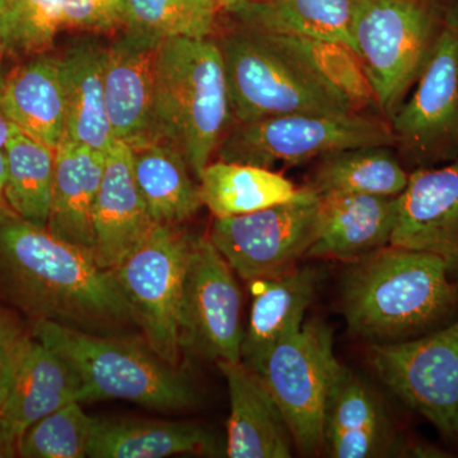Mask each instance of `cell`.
Returning <instances> with one entry per match:
<instances>
[{
    "label": "cell",
    "instance_id": "d6a6232c",
    "mask_svg": "<svg viewBox=\"0 0 458 458\" xmlns=\"http://www.w3.org/2000/svg\"><path fill=\"white\" fill-rule=\"evenodd\" d=\"M98 419L84 412L81 403H68L27 428L18 439V456L82 458Z\"/></svg>",
    "mask_w": 458,
    "mask_h": 458
},
{
    "label": "cell",
    "instance_id": "8992f818",
    "mask_svg": "<svg viewBox=\"0 0 458 458\" xmlns=\"http://www.w3.org/2000/svg\"><path fill=\"white\" fill-rule=\"evenodd\" d=\"M445 11L437 0H358L352 25L355 53L388 120L426 68Z\"/></svg>",
    "mask_w": 458,
    "mask_h": 458
},
{
    "label": "cell",
    "instance_id": "6da1fadb",
    "mask_svg": "<svg viewBox=\"0 0 458 458\" xmlns=\"http://www.w3.org/2000/svg\"><path fill=\"white\" fill-rule=\"evenodd\" d=\"M0 286L35 321L99 335L138 325L113 270L9 208L0 212Z\"/></svg>",
    "mask_w": 458,
    "mask_h": 458
},
{
    "label": "cell",
    "instance_id": "30bf717a",
    "mask_svg": "<svg viewBox=\"0 0 458 458\" xmlns=\"http://www.w3.org/2000/svg\"><path fill=\"white\" fill-rule=\"evenodd\" d=\"M319 210L321 197L306 186L291 200L216 218L209 240L247 283L280 276L307 259L318 236Z\"/></svg>",
    "mask_w": 458,
    "mask_h": 458
},
{
    "label": "cell",
    "instance_id": "836d02e7",
    "mask_svg": "<svg viewBox=\"0 0 458 458\" xmlns=\"http://www.w3.org/2000/svg\"><path fill=\"white\" fill-rule=\"evenodd\" d=\"M4 53L40 54L64 29L63 0H7Z\"/></svg>",
    "mask_w": 458,
    "mask_h": 458
},
{
    "label": "cell",
    "instance_id": "44dd1931",
    "mask_svg": "<svg viewBox=\"0 0 458 458\" xmlns=\"http://www.w3.org/2000/svg\"><path fill=\"white\" fill-rule=\"evenodd\" d=\"M106 155L69 140L55 149L47 229L93 258V209L104 177Z\"/></svg>",
    "mask_w": 458,
    "mask_h": 458
},
{
    "label": "cell",
    "instance_id": "ba28073f",
    "mask_svg": "<svg viewBox=\"0 0 458 458\" xmlns=\"http://www.w3.org/2000/svg\"><path fill=\"white\" fill-rule=\"evenodd\" d=\"M369 360L406 408L458 448V318L414 339L372 344Z\"/></svg>",
    "mask_w": 458,
    "mask_h": 458
},
{
    "label": "cell",
    "instance_id": "e575fe53",
    "mask_svg": "<svg viewBox=\"0 0 458 458\" xmlns=\"http://www.w3.org/2000/svg\"><path fill=\"white\" fill-rule=\"evenodd\" d=\"M68 29L106 32L125 23V0H63Z\"/></svg>",
    "mask_w": 458,
    "mask_h": 458
},
{
    "label": "cell",
    "instance_id": "4dcf8cb0",
    "mask_svg": "<svg viewBox=\"0 0 458 458\" xmlns=\"http://www.w3.org/2000/svg\"><path fill=\"white\" fill-rule=\"evenodd\" d=\"M264 35L298 57L322 83L345 99L352 110L363 113L369 107L378 108L375 90L360 56L348 45L303 36Z\"/></svg>",
    "mask_w": 458,
    "mask_h": 458
},
{
    "label": "cell",
    "instance_id": "b9f144b4",
    "mask_svg": "<svg viewBox=\"0 0 458 458\" xmlns=\"http://www.w3.org/2000/svg\"><path fill=\"white\" fill-rule=\"evenodd\" d=\"M221 2L225 7H227V5L234 4V3L250 2V0H221Z\"/></svg>",
    "mask_w": 458,
    "mask_h": 458
},
{
    "label": "cell",
    "instance_id": "f35d334b",
    "mask_svg": "<svg viewBox=\"0 0 458 458\" xmlns=\"http://www.w3.org/2000/svg\"><path fill=\"white\" fill-rule=\"evenodd\" d=\"M7 0H0V54L4 53L5 31H7Z\"/></svg>",
    "mask_w": 458,
    "mask_h": 458
},
{
    "label": "cell",
    "instance_id": "8fae6325",
    "mask_svg": "<svg viewBox=\"0 0 458 458\" xmlns=\"http://www.w3.org/2000/svg\"><path fill=\"white\" fill-rule=\"evenodd\" d=\"M339 366L333 328L311 319L279 343L256 370L282 409L294 448L303 456L322 454L325 405Z\"/></svg>",
    "mask_w": 458,
    "mask_h": 458
},
{
    "label": "cell",
    "instance_id": "74e56055",
    "mask_svg": "<svg viewBox=\"0 0 458 458\" xmlns=\"http://www.w3.org/2000/svg\"><path fill=\"white\" fill-rule=\"evenodd\" d=\"M2 83L3 78L0 77V148L4 149L5 146H7L9 138H11L12 131H13L14 126L16 125H13L11 120L8 119L4 107H3Z\"/></svg>",
    "mask_w": 458,
    "mask_h": 458
},
{
    "label": "cell",
    "instance_id": "7402d4cb",
    "mask_svg": "<svg viewBox=\"0 0 458 458\" xmlns=\"http://www.w3.org/2000/svg\"><path fill=\"white\" fill-rule=\"evenodd\" d=\"M106 51L98 41L83 38L59 59L65 90V138L105 155L116 140L105 98Z\"/></svg>",
    "mask_w": 458,
    "mask_h": 458
},
{
    "label": "cell",
    "instance_id": "83f0119b",
    "mask_svg": "<svg viewBox=\"0 0 458 458\" xmlns=\"http://www.w3.org/2000/svg\"><path fill=\"white\" fill-rule=\"evenodd\" d=\"M391 148H351L322 157L307 186L321 198L333 194L399 197L408 185L410 172Z\"/></svg>",
    "mask_w": 458,
    "mask_h": 458
},
{
    "label": "cell",
    "instance_id": "ab89813d",
    "mask_svg": "<svg viewBox=\"0 0 458 458\" xmlns=\"http://www.w3.org/2000/svg\"><path fill=\"white\" fill-rule=\"evenodd\" d=\"M5 181H7V157H5V150L0 148V188L4 189Z\"/></svg>",
    "mask_w": 458,
    "mask_h": 458
},
{
    "label": "cell",
    "instance_id": "d590c367",
    "mask_svg": "<svg viewBox=\"0 0 458 458\" xmlns=\"http://www.w3.org/2000/svg\"><path fill=\"white\" fill-rule=\"evenodd\" d=\"M31 340L13 318L0 313V410L13 387L21 360Z\"/></svg>",
    "mask_w": 458,
    "mask_h": 458
},
{
    "label": "cell",
    "instance_id": "5bb4252c",
    "mask_svg": "<svg viewBox=\"0 0 458 458\" xmlns=\"http://www.w3.org/2000/svg\"><path fill=\"white\" fill-rule=\"evenodd\" d=\"M390 245L437 256L458 280V158L410 172Z\"/></svg>",
    "mask_w": 458,
    "mask_h": 458
},
{
    "label": "cell",
    "instance_id": "d4e9b609",
    "mask_svg": "<svg viewBox=\"0 0 458 458\" xmlns=\"http://www.w3.org/2000/svg\"><path fill=\"white\" fill-rule=\"evenodd\" d=\"M358 0H250L225 9L242 29L337 41L355 51L352 25Z\"/></svg>",
    "mask_w": 458,
    "mask_h": 458
},
{
    "label": "cell",
    "instance_id": "1f68e13d",
    "mask_svg": "<svg viewBox=\"0 0 458 458\" xmlns=\"http://www.w3.org/2000/svg\"><path fill=\"white\" fill-rule=\"evenodd\" d=\"M221 0H125L126 31L165 40L207 38Z\"/></svg>",
    "mask_w": 458,
    "mask_h": 458
},
{
    "label": "cell",
    "instance_id": "7c38bea8",
    "mask_svg": "<svg viewBox=\"0 0 458 458\" xmlns=\"http://www.w3.org/2000/svg\"><path fill=\"white\" fill-rule=\"evenodd\" d=\"M195 237L176 225H157L113 273L128 297L148 348L179 366L180 307Z\"/></svg>",
    "mask_w": 458,
    "mask_h": 458
},
{
    "label": "cell",
    "instance_id": "9a60e30c",
    "mask_svg": "<svg viewBox=\"0 0 458 458\" xmlns=\"http://www.w3.org/2000/svg\"><path fill=\"white\" fill-rule=\"evenodd\" d=\"M408 437L394 429L376 391L340 363L325 405L322 454L333 458L400 457Z\"/></svg>",
    "mask_w": 458,
    "mask_h": 458
},
{
    "label": "cell",
    "instance_id": "52a82bcc",
    "mask_svg": "<svg viewBox=\"0 0 458 458\" xmlns=\"http://www.w3.org/2000/svg\"><path fill=\"white\" fill-rule=\"evenodd\" d=\"M394 147L388 123L363 113L289 114L241 123L219 143V161L271 168L351 148Z\"/></svg>",
    "mask_w": 458,
    "mask_h": 458
},
{
    "label": "cell",
    "instance_id": "277c9868",
    "mask_svg": "<svg viewBox=\"0 0 458 458\" xmlns=\"http://www.w3.org/2000/svg\"><path fill=\"white\" fill-rule=\"evenodd\" d=\"M32 331L35 339L77 370L82 403L119 399L157 410H185L200 403L197 388L179 366L138 344L44 319L35 321Z\"/></svg>",
    "mask_w": 458,
    "mask_h": 458
},
{
    "label": "cell",
    "instance_id": "5b68a950",
    "mask_svg": "<svg viewBox=\"0 0 458 458\" xmlns=\"http://www.w3.org/2000/svg\"><path fill=\"white\" fill-rule=\"evenodd\" d=\"M218 45L232 114L240 123L289 114L357 113L298 57L264 33L240 27Z\"/></svg>",
    "mask_w": 458,
    "mask_h": 458
},
{
    "label": "cell",
    "instance_id": "8d00e7d4",
    "mask_svg": "<svg viewBox=\"0 0 458 458\" xmlns=\"http://www.w3.org/2000/svg\"><path fill=\"white\" fill-rule=\"evenodd\" d=\"M18 434L11 424L0 415V458H11L18 454Z\"/></svg>",
    "mask_w": 458,
    "mask_h": 458
},
{
    "label": "cell",
    "instance_id": "ffe728a7",
    "mask_svg": "<svg viewBox=\"0 0 458 458\" xmlns=\"http://www.w3.org/2000/svg\"><path fill=\"white\" fill-rule=\"evenodd\" d=\"M318 280L315 267L298 265L280 276L249 282L251 307L241 345L242 363L258 370L279 343L302 327Z\"/></svg>",
    "mask_w": 458,
    "mask_h": 458
},
{
    "label": "cell",
    "instance_id": "2e32d148",
    "mask_svg": "<svg viewBox=\"0 0 458 458\" xmlns=\"http://www.w3.org/2000/svg\"><path fill=\"white\" fill-rule=\"evenodd\" d=\"M156 227L135 181L131 148L114 140L93 209V259L104 269L114 270Z\"/></svg>",
    "mask_w": 458,
    "mask_h": 458
},
{
    "label": "cell",
    "instance_id": "60d3db41",
    "mask_svg": "<svg viewBox=\"0 0 458 458\" xmlns=\"http://www.w3.org/2000/svg\"><path fill=\"white\" fill-rule=\"evenodd\" d=\"M4 209H8V205L5 201L4 191H3V188H0V212Z\"/></svg>",
    "mask_w": 458,
    "mask_h": 458
},
{
    "label": "cell",
    "instance_id": "f546056e",
    "mask_svg": "<svg viewBox=\"0 0 458 458\" xmlns=\"http://www.w3.org/2000/svg\"><path fill=\"white\" fill-rule=\"evenodd\" d=\"M4 150L7 181L3 191L9 209L32 225L47 228L55 149L14 126Z\"/></svg>",
    "mask_w": 458,
    "mask_h": 458
},
{
    "label": "cell",
    "instance_id": "603a6c76",
    "mask_svg": "<svg viewBox=\"0 0 458 458\" xmlns=\"http://www.w3.org/2000/svg\"><path fill=\"white\" fill-rule=\"evenodd\" d=\"M82 379L74 367L33 337L0 415L21 437L27 428L57 409L74 401L82 403Z\"/></svg>",
    "mask_w": 458,
    "mask_h": 458
},
{
    "label": "cell",
    "instance_id": "484cf974",
    "mask_svg": "<svg viewBox=\"0 0 458 458\" xmlns=\"http://www.w3.org/2000/svg\"><path fill=\"white\" fill-rule=\"evenodd\" d=\"M131 148L135 181L153 222L177 225L195 216L204 205L200 185L181 150L159 140Z\"/></svg>",
    "mask_w": 458,
    "mask_h": 458
},
{
    "label": "cell",
    "instance_id": "ac0fdd59",
    "mask_svg": "<svg viewBox=\"0 0 458 458\" xmlns=\"http://www.w3.org/2000/svg\"><path fill=\"white\" fill-rule=\"evenodd\" d=\"M216 364L227 381L231 401L227 456L292 457L294 441L291 428L260 375L241 360Z\"/></svg>",
    "mask_w": 458,
    "mask_h": 458
},
{
    "label": "cell",
    "instance_id": "3957f363",
    "mask_svg": "<svg viewBox=\"0 0 458 458\" xmlns=\"http://www.w3.org/2000/svg\"><path fill=\"white\" fill-rule=\"evenodd\" d=\"M231 114L219 45L207 38H165L157 59L150 140L180 149L199 180Z\"/></svg>",
    "mask_w": 458,
    "mask_h": 458
},
{
    "label": "cell",
    "instance_id": "4fadbf2b",
    "mask_svg": "<svg viewBox=\"0 0 458 458\" xmlns=\"http://www.w3.org/2000/svg\"><path fill=\"white\" fill-rule=\"evenodd\" d=\"M242 311L233 269L209 238L195 237L181 298V351L213 361L241 360Z\"/></svg>",
    "mask_w": 458,
    "mask_h": 458
},
{
    "label": "cell",
    "instance_id": "f1b7e54d",
    "mask_svg": "<svg viewBox=\"0 0 458 458\" xmlns=\"http://www.w3.org/2000/svg\"><path fill=\"white\" fill-rule=\"evenodd\" d=\"M199 181L203 204L216 218L258 212L291 200L300 191L269 168L225 161L208 165Z\"/></svg>",
    "mask_w": 458,
    "mask_h": 458
},
{
    "label": "cell",
    "instance_id": "7a4b0ae2",
    "mask_svg": "<svg viewBox=\"0 0 458 458\" xmlns=\"http://www.w3.org/2000/svg\"><path fill=\"white\" fill-rule=\"evenodd\" d=\"M342 309L355 335L403 342L458 318V280L437 256L388 245L349 264Z\"/></svg>",
    "mask_w": 458,
    "mask_h": 458
},
{
    "label": "cell",
    "instance_id": "e0dca14e",
    "mask_svg": "<svg viewBox=\"0 0 458 458\" xmlns=\"http://www.w3.org/2000/svg\"><path fill=\"white\" fill-rule=\"evenodd\" d=\"M162 40L126 31L106 51L105 98L116 140L129 146L150 140L157 59Z\"/></svg>",
    "mask_w": 458,
    "mask_h": 458
},
{
    "label": "cell",
    "instance_id": "d6986e66",
    "mask_svg": "<svg viewBox=\"0 0 458 458\" xmlns=\"http://www.w3.org/2000/svg\"><path fill=\"white\" fill-rule=\"evenodd\" d=\"M399 197L333 194L321 198L318 236L307 259L355 262L390 245Z\"/></svg>",
    "mask_w": 458,
    "mask_h": 458
},
{
    "label": "cell",
    "instance_id": "9c48e42d",
    "mask_svg": "<svg viewBox=\"0 0 458 458\" xmlns=\"http://www.w3.org/2000/svg\"><path fill=\"white\" fill-rule=\"evenodd\" d=\"M390 119L406 164L434 167L458 158V4L445 11V22L426 68Z\"/></svg>",
    "mask_w": 458,
    "mask_h": 458
},
{
    "label": "cell",
    "instance_id": "4316f807",
    "mask_svg": "<svg viewBox=\"0 0 458 458\" xmlns=\"http://www.w3.org/2000/svg\"><path fill=\"white\" fill-rule=\"evenodd\" d=\"M216 434L190 421L98 419L87 450L92 458H159L179 454H216Z\"/></svg>",
    "mask_w": 458,
    "mask_h": 458
},
{
    "label": "cell",
    "instance_id": "cb8c5ba5",
    "mask_svg": "<svg viewBox=\"0 0 458 458\" xmlns=\"http://www.w3.org/2000/svg\"><path fill=\"white\" fill-rule=\"evenodd\" d=\"M2 102L21 131L56 149L65 138L66 104L59 59L40 56L3 78Z\"/></svg>",
    "mask_w": 458,
    "mask_h": 458
},
{
    "label": "cell",
    "instance_id": "7bdbcfd3",
    "mask_svg": "<svg viewBox=\"0 0 458 458\" xmlns=\"http://www.w3.org/2000/svg\"><path fill=\"white\" fill-rule=\"evenodd\" d=\"M0 313H2V312H0Z\"/></svg>",
    "mask_w": 458,
    "mask_h": 458
}]
</instances>
